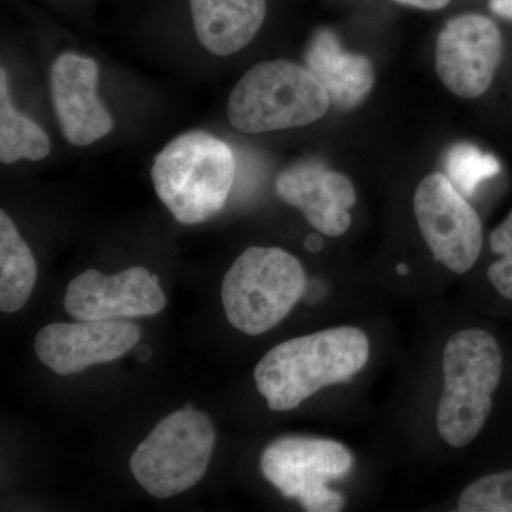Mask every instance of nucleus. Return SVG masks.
Returning <instances> with one entry per match:
<instances>
[{"instance_id":"obj_1","label":"nucleus","mask_w":512,"mask_h":512,"mask_svg":"<svg viewBox=\"0 0 512 512\" xmlns=\"http://www.w3.org/2000/svg\"><path fill=\"white\" fill-rule=\"evenodd\" d=\"M363 330L339 326L275 346L256 365V389L272 412H289L325 387L348 382L369 362Z\"/></svg>"},{"instance_id":"obj_2","label":"nucleus","mask_w":512,"mask_h":512,"mask_svg":"<svg viewBox=\"0 0 512 512\" xmlns=\"http://www.w3.org/2000/svg\"><path fill=\"white\" fill-rule=\"evenodd\" d=\"M237 171L234 151L205 131L174 138L151 168L158 198L184 225L201 224L224 208Z\"/></svg>"},{"instance_id":"obj_3","label":"nucleus","mask_w":512,"mask_h":512,"mask_svg":"<svg viewBox=\"0 0 512 512\" xmlns=\"http://www.w3.org/2000/svg\"><path fill=\"white\" fill-rule=\"evenodd\" d=\"M501 376L503 353L493 335L464 329L448 339L436 414L437 431L447 446L463 448L477 439L490 416Z\"/></svg>"},{"instance_id":"obj_4","label":"nucleus","mask_w":512,"mask_h":512,"mask_svg":"<svg viewBox=\"0 0 512 512\" xmlns=\"http://www.w3.org/2000/svg\"><path fill=\"white\" fill-rule=\"evenodd\" d=\"M325 87L308 67L272 60L244 74L228 100V120L247 134L309 126L330 107Z\"/></svg>"},{"instance_id":"obj_5","label":"nucleus","mask_w":512,"mask_h":512,"mask_svg":"<svg viewBox=\"0 0 512 512\" xmlns=\"http://www.w3.org/2000/svg\"><path fill=\"white\" fill-rule=\"evenodd\" d=\"M305 291V269L296 256L281 248L251 247L225 274L221 298L228 322L258 336L278 326Z\"/></svg>"},{"instance_id":"obj_6","label":"nucleus","mask_w":512,"mask_h":512,"mask_svg":"<svg viewBox=\"0 0 512 512\" xmlns=\"http://www.w3.org/2000/svg\"><path fill=\"white\" fill-rule=\"evenodd\" d=\"M215 429L207 414L184 407L164 417L130 458L138 484L156 498L190 490L207 473Z\"/></svg>"},{"instance_id":"obj_7","label":"nucleus","mask_w":512,"mask_h":512,"mask_svg":"<svg viewBox=\"0 0 512 512\" xmlns=\"http://www.w3.org/2000/svg\"><path fill=\"white\" fill-rule=\"evenodd\" d=\"M352 466L348 447L315 437H282L272 441L259 458L266 480L308 512L343 510L345 498L330 490L328 483L345 477Z\"/></svg>"},{"instance_id":"obj_8","label":"nucleus","mask_w":512,"mask_h":512,"mask_svg":"<svg viewBox=\"0 0 512 512\" xmlns=\"http://www.w3.org/2000/svg\"><path fill=\"white\" fill-rule=\"evenodd\" d=\"M414 214L436 261L457 275L476 265L483 249V225L447 175L423 178L414 194Z\"/></svg>"},{"instance_id":"obj_9","label":"nucleus","mask_w":512,"mask_h":512,"mask_svg":"<svg viewBox=\"0 0 512 512\" xmlns=\"http://www.w3.org/2000/svg\"><path fill=\"white\" fill-rule=\"evenodd\" d=\"M503 52V36L493 20L476 13L457 16L437 37V74L451 93L476 99L490 89Z\"/></svg>"},{"instance_id":"obj_10","label":"nucleus","mask_w":512,"mask_h":512,"mask_svg":"<svg viewBox=\"0 0 512 512\" xmlns=\"http://www.w3.org/2000/svg\"><path fill=\"white\" fill-rule=\"evenodd\" d=\"M141 338V329L127 320H77L50 323L35 339L37 359L60 376L110 363L126 355Z\"/></svg>"},{"instance_id":"obj_11","label":"nucleus","mask_w":512,"mask_h":512,"mask_svg":"<svg viewBox=\"0 0 512 512\" xmlns=\"http://www.w3.org/2000/svg\"><path fill=\"white\" fill-rule=\"evenodd\" d=\"M167 305L158 276L143 266L114 275L89 269L73 279L64 295V309L76 320L141 318Z\"/></svg>"},{"instance_id":"obj_12","label":"nucleus","mask_w":512,"mask_h":512,"mask_svg":"<svg viewBox=\"0 0 512 512\" xmlns=\"http://www.w3.org/2000/svg\"><path fill=\"white\" fill-rule=\"evenodd\" d=\"M276 195L298 208L320 234L340 237L352 225L350 208L355 207V187L345 175L329 170L318 161H299L278 174Z\"/></svg>"},{"instance_id":"obj_13","label":"nucleus","mask_w":512,"mask_h":512,"mask_svg":"<svg viewBox=\"0 0 512 512\" xmlns=\"http://www.w3.org/2000/svg\"><path fill=\"white\" fill-rule=\"evenodd\" d=\"M99 67L90 57L63 53L50 72V92L66 140L86 147L113 130V119L97 96Z\"/></svg>"},{"instance_id":"obj_14","label":"nucleus","mask_w":512,"mask_h":512,"mask_svg":"<svg viewBox=\"0 0 512 512\" xmlns=\"http://www.w3.org/2000/svg\"><path fill=\"white\" fill-rule=\"evenodd\" d=\"M306 67L325 87L333 106L356 109L375 86V69L367 57L345 52L329 29L313 35L305 53Z\"/></svg>"},{"instance_id":"obj_15","label":"nucleus","mask_w":512,"mask_h":512,"mask_svg":"<svg viewBox=\"0 0 512 512\" xmlns=\"http://www.w3.org/2000/svg\"><path fill=\"white\" fill-rule=\"evenodd\" d=\"M195 35L215 56L244 49L266 18V0H188Z\"/></svg>"},{"instance_id":"obj_16","label":"nucleus","mask_w":512,"mask_h":512,"mask_svg":"<svg viewBox=\"0 0 512 512\" xmlns=\"http://www.w3.org/2000/svg\"><path fill=\"white\" fill-rule=\"evenodd\" d=\"M37 281L35 256L5 211L0 212V311L18 312Z\"/></svg>"},{"instance_id":"obj_17","label":"nucleus","mask_w":512,"mask_h":512,"mask_svg":"<svg viewBox=\"0 0 512 512\" xmlns=\"http://www.w3.org/2000/svg\"><path fill=\"white\" fill-rule=\"evenodd\" d=\"M0 74V160L3 164L43 160L50 153L49 136L12 106L6 70L2 69Z\"/></svg>"},{"instance_id":"obj_18","label":"nucleus","mask_w":512,"mask_h":512,"mask_svg":"<svg viewBox=\"0 0 512 512\" xmlns=\"http://www.w3.org/2000/svg\"><path fill=\"white\" fill-rule=\"evenodd\" d=\"M444 168L448 180L464 197H473L483 181L500 173L501 165L491 154H484L468 143L456 144L448 150Z\"/></svg>"},{"instance_id":"obj_19","label":"nucleus","mask_w":512,"mask_h":512,"mask_svg":"<svg viewBox=\"0 0 512 512\" xmlns=\"http://www.w3.org/2000/svg\"><path fill=\"white\" fill-rule=\"evenodd\" d=\"M460 512H512V470L488 474L468 485L457 501Z\"/></svg>"},{"instance_id":"obj_20","label":"nucleus","mask_w":512,"mask_h":512,"mask_svg":"<svg viewBox=\"0 0 512 512\" xmlns=\"http://www.w3.org/2000/svg\"><path fill=\"white\" fill-rule=\"evenodd\" d=\"M490 247L500 259L488 268V281L503 298L512 301V210L491 234Z\"/></svg>"},{"instance_id":"obj_21","label":"nucleus","mask_w":512,"mask_h":512,"mask_svg":"<svg viewBox=\"0 0 512 512\" xmlns=\"http://www.w3.org/2000/svg\"><path fill=\"white\" fill-rule=\"evenodd\" d=\"M400 5L412 6V8L423 10H439L446 8L451 0H394Z\"/></svg>"},{"instance_id":"obj_22","label":"nucleus","mask_w":512,"mask_h":512,"mask_svg":"<svg viewBox=\"0 0 512 512\" xmlns=\"http://www.w3.org/2000/svg\"><path fill=\"white\" fill-rule=\"evenodd\" d=\"M490 9L498 18L512 22V0H490Z\"/></svg>"},{"instance_id":"obj_23","label":"nucleus","mask_w":512,"mask_h":512,"mask_svg":"<svg viewBox=\"0 0 512 512\" xmlns=\"http://www.w3.org/2000/svg\"><path fill=\"white\" fill-rule=\"evenodd\" d=\"M305 247L308 251L319 252L323 248L322 238L318 237V235H309L305 239Z\"/></svg>"},{"instance_id":"obj_24","label":"nucleus","mask_w":512,"mask_h":512,"mask_svg":"<svg viewBox=\"0 0 512 512\" xmlns=\"http://www.w3.org/2000/svg\"><path fill=\"white\" fill-rule=\"evenodd\" d=\"M150 356L151 350L150 348H147V346H143V348L138 349L137 359L140 360V362H147V360L150 359Z\"/></svg>"}]
</instances>
